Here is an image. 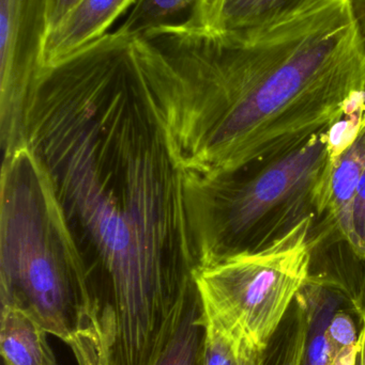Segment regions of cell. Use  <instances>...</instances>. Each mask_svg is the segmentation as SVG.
Instances as JSON below:
<instances>
[{
  "label": "cell",
  "instance_id": "6da1fadb",
  "mask_svg": "<svg viewBox=\"0 0 365 365\" xmlns=\"http://www.w3.org/2000/svg\"><path fill=\"white\" fill-rule=\"evenodd\" d=\"M25 140L83 255L100 365H156L199 261L186 173L133 38L116 30L43 68Z\"/></svg>",
  "mask_w": 365,
  "mask_h": 365
},
{
  "label": "cell",
  "instance_id": "7a4b0ae2",
  "mask_svg": "<svg viewBox=\"0 0 365 365\" xmlns=\"http://www.w3.org/2000/svg\"><path fill=\"white\" fill-rule=\"evenodd\" d=\"M133 44L190 177L284 149L365 100V48L351 0H313L246 34L163 26Z\"/></svg>",
  "mask_w": 365,
  "mask_h": 365
},
{
  "label": "cell",
  "instance_id": "3957f363",
  "mask_svg": "<svg viewBox=\"0 0 365 365\" xmlns=\"http://www.w3.org/2000/svg\"><path fill=\"white\" fill-rule=\"evenodd\" d=\"M1 307L19 309L100 365L88 319L87 268L46 169L27 143L4 156L0 189Z\"/></svg>",
  "mask_w": 365,
  "mask_h": 365
},
{
  "label": "cell",
  "instance_id": "277c9868",
  "mask_svg": "<svg viewBox=\"0 0 365 365\" xmlns=\"http://www.w3.org/2000/svg\"><path fill=\"white\" fill-rule=\"evenodd\" d=\"M329 128L234 170L186 175L199 268L261 252L306 219L323 218L336 160Z\"/></svg>",
  "mask_w": 365,
  "mask_h": 365
},
{
  "label": "cell",
  "instance_id": "5b68a950",
  "mask_svg": "<svg viewBox=\"0 0 365 365\" xmlns=\"http://www.w3.org/2000/svg\"><path fill=\"white\" fill-rule=\"evenodd\" d=\"M316 221L306 219L261 252L199 268L195 282L204 313L265 349L310 274Z\"/></svg>",
  "mask_w": 365,
  "mask_h": 365
},
{
  "label": "cell",
  "instance_id": "8992f818",
  "mask_svg": "<svg viewBox=\"0 0 365 365\" xmlns=\"http://www.w3.org/2000/svg\"><path fill=\"white\" fill-rule=\"evenodd\" d=\"M47 0H0V140L4 156L25 145L30 96L43 71Z\"/></svg>",
  "mask_w": 365,
  "mask_h": 365
},
{
  "label": "cell",
  "instance_id": "52a82bcc",
  "mask_svg": "<svg viewBox=\"0 0 365 365\" xmlns=\"http://www.w3.org/2000/svg\"><path fill=\"white\" fill-rule=\"evenodd\" d=\"M313 0H199L184 25L225 34L256 31Z\"/></svg>",
  "mask_w": 365,
  "mask_h": 365
},
{
  "label": "cell",
  "instance_id": "ba28073f",
  "mask_svg": "<svg viewBox=\"0 0 365 365\" xmlns=\"http://www.w3.org/2000/svg\"><path fill=\"white\" fill-rule=\"evenodd\" d=\"M136 0H81L47 34L43 68L70 57L106 34L111 24Z\"/></svg>",
  "mask_w": 365,
  "mask_h": 365
},
{
  "label": "cell",
  "instance_id": "9c48e42d",
  "mask_svg": "<svg viewBox=\"0 0 365 365\" xmlns=\"http://www.w3.org/2000/svg\"><path fill=\"white\" fill-rule=\"evenodd\" d=\"M47 336L23 311L1 307L0 353L4 365H60Z\"/></svg>",
  "mask_w": 365,
  "mask_h": 365
},
{
  "label": "cell",
  "instance_id": "30bf717a",
  "mask_svg": "<svg viewBox=\"0 0 365 365\" xmlns=\"http://www.w3.org/2000/svg\"><path fill=\"white\" fill-rule=\"evenodd\" d=\"M298 295L302 298L309 313L302 365H327L328 343L326 330L341 306H347L346 298L331 287L306 279Z\"/></svg>",
  "mask_w": 365,
  "mask_h": 365
},
{
  "label": "cell",
  "instance_id": "8fae6325",
  "mask_svg": "<svg viewBox=\"0 0 365 365\" xmlns=\"http://www.w3.org/2000/svg\"><path fill=\"white\" fill-rule=\"evenodd\" d=\"M204 336L203 304L197 292L184 306L156 365H199Z\"/></svg>",
  "mask_w": 365,
  "mask_h": 365
},
{
  "label": "cell",
  "instance_id": "7c38bea8",
  "mask_svg": "<svg viewBox=\"0 0 365 365\" xmlns=\"http://www.w3.org/2000/svg\"><path fill=\"white\" fill-rule=\"evenodd\" d=\"M204 323L205 336L199 365H266V349H259L234 336L205 313Z\"/></svg>",
  "mask_w": 365,
  "mask_h": 365
},
{
  "label": "cell",
  "instance_id": "4fadbf2b",
  "mask_svg": "<svg viewBox=\"0 0 365 365\" xmlns=\"http://www.w3.org/2000/svg\"><path fill=\"white\" fill-rule=\"evenodd\" d=\"M308 328V309L297 294L266 347V365H302Z\"/></svg>",
  "mask_w": 365,
  "mask_h": 365
},
{
  "label": "cell",
  "instance_id": "5bb4252c",
  "mask_svg": "<svg viewBox=\"0 0 365 365\" xmlns=\"http://www.w3.org/2000/svg\"><path fill=\"white\" fill-rule=\"evenodd\" d=\"M199 0H136L120 34L130 38L163 26L186 23Z\"/></svg>",
  "mask_w": 365,
  "mask_h": 365
},
{
  "label": "cell",
  "instance_id": "9a60e30c",
  "mask_svg": "<svg viewBox=\"0 0 365 365\" xmlns=\"http://www.w3.org/2000/svg\"><path fill=\"white\" fill-rule=\"evenodd\" d=\"M346 244L354 255L365 261V164L356 186Z\"/></svg>",
  "mask_w": 365,
  "mask_h": 365
},
{
  "label": "cell",
  "instance_id": "2e32d148",
  "mask_svg": "<svg viewBox=\"0 0 365 365\" xmlns=\"http://www.w3.org/2000/svg\"><path fill=\"white\" fill-rule=\"evenodd\" d=\"M359 334L354 317L349 311L345 309L336 311L326 330L328 355L357 347Z\"/></svg>",
  "mask_w": 365,
  "mask_h": 365
},
{
  "label": "cell",
  "instance_id": "e0dca14e",
  "mask_svg": "<svg viewBox=\"0 0 365 365\" xmlns=\"http://www.w3.org/2000/svg\"><path fill=\"white\" fill-rule=\"evenodd\" d=\"M81 0H47V34L59 25L60 21Z\"/></svg>",
  "mask_w": 365,
  "mask_h": 365
},
{
  "label": "cell",
  "instance_id": "ac0fdd59",
  "mask_svg": "<svg viewBox=\"0 0 365 365\" xmlns=\"http://www.w3.org/2000/svg\"><path fill=\"white\" fill-rule=\"evenodd\" d=\"M354 19L365 48V0H351Z\"/></svg>",
  "mask_w": 365,
  "mask_h": 365
},
{
  "label": "cell",
  "instance_id": "d6986e66",
  "mask_svg": "<svg viewBox=\"0 0 365 365\" xmlns=\"http://www.w3.org/2000/svg\"><path fill=\"white\" fill-rule=\"evenodd\" d=\"M361 330L358 341L355 365H365V314L361 317Z\"/></svg>",
  "mask_w": 365,
  "mask_h": 365
}]
</instances>
